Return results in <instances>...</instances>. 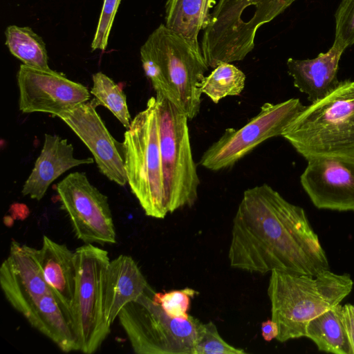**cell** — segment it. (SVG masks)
Masks as SVG:
<instances>
[{
  "label": "cell",
  "instance_id": "cell-15",
  "mask_svg": "<svg viewBox=\"0 0 354 354\" xmlns=\"http://www.w3.org/2000/svg\"><path fill=\"white\" fill-rule=\"evenodd\" d=\"M0 286L6 299L25 317L52 290L41 271L39 250L12 241L0 267Z\"/></svg>",
  "mask_w": 354,
  "mask_h": 354
},
{
  "label": "cell",
  "instance_id": "cell-7",
  "mask_svg": "<svg viewBox=\"0 0 354 354\" xmlns=\"http://www.w3.org/2000/svg\"><path fill=\"white\" fill-rule=\"evenodd\" d=\"M149 285L136 300L127 304L118 315L134 353L137 354H194L202 322L169 316L154 299Z\"/></svg>",
  "mask_w": 354,
  "mask_h": 354
},
{
  "label": "cell",
  "instance_id": "cell-20",
  "mask_svg": "<svg viewBox=\"0 0 354 354\" xmlns=\"http://www.w3.org/2000/svg\"><path fill=\"white\" fill-rule=\"evenodd\" d=\"M24 318L63 352L79 351L71 315L53 290L44 295Z\"/></svg>",
  "mask_w": 354,
  "mask_h": 354
},
{
  "label": "cell",
  "instance_id": "cell-26",
  "mask_svg": "<svg viewBox=\"0 0 354 354\" xmlns=\"http://www.w3.org/2000/svg\"><path fill=\"white\" fill-rule=\"evenodd\" d=\"M245 351L228 344L220 335L212 322L202 324L194 354H244Z\"/></svg>",
  "mask_w": 354,
  "mask_h": 354
},
{
  "label": "cell",
  "instance_id": "cell-29",
  "mask_svg": "<svg viewBox=\"0 0 354 354\" xmlns=\"http://www.w3.org/2000/svg\"><path fill=\"white\" fill-rule=\"evenodd\" d=\"M121 1L122 0H104L96 31L91 43L93 50H104L106 48L113 23Z\"/></svg>",
  "mask_w": 354,
  "mask_h": 354
},
{
  "label": "cell",
  "instance_id": "cell-22",
  "mask_svg": "<svg viewBox=\"0 0 354 354\" xmlns=\"http://www.w3.org/2000/svg\"><path fill=\"white\" fill-rule=\"evenodd\" d=\"M305 337L310 339L320 351L353 354L340 304L310 320L306 328Z\"/></svg>",
  "mask_w": 354,
  "mask_h": 354
},
{
  "label": "cell",
  "instance_id": "cell-3",
  "mask_svg": "<svg viewBox=\"0 0 354 354\" xmlns=\"http://www.w3.org/2000/svg\"><path fill=\"white\" fill-rule=\"evenodd\" d=\"M353 287L348 274H337L329 269L313 276L271 272L268 295L271 319L279 330L276 339L285 342L305 337L308 323L339 304Z\"/></svg>",
  "mask_w": 354,
  "mask_h": 354
},
{
  "label": "cell",
  "instance_id": "cell-27",
  "mask_svg": "<svg viewBox=\"0 0 354 354\" xmlns=\"http://www.w3.org/2000/svg\"><path fill=\"white\" fill-rule=\"evenodd\" d=\"M333 46L343 50L354 44V0H342L335 14Z\"/></svg>",
  "mask_w": 354,
  "mask_h": 354
},
{
  "label": "cell",
  "instance_id": "cell-8",
  "mask_svg": "<svg viewBox=\"0 0 354 354\" xmlns=\"http://www.w3.org/2000/svg\"><path fill=\"white\" fill-rule=\"evenodd\" d=\"M163 185L169 213L192 207L200 180L194 160L188 118L162 95H156Z\"/></svg>",
  "mask_w": 354,
  "mask_h": 354
},
{
  "label": "cell",
  "instance_id": "cell-28",
  "mask_svg": "<svg viewBox=\"0 0 354 354\" xmlns=\"http://www.w3.org/2000/svg\"><path fill=\"white\" fill-rule=\"evenodd\" d=\"M196 294L192 288L172 290L165 293L155 292L154 299L169 316L176 318L187 319L190 307L191 298Z\"/></svg>",
  "mask_w": 354,
  "mask_h": 354
},
{
  "label": "cell",
  "instance_id": "cell-12",
  "mask_svg": "<svg viewBox=\"0 0 354 354\" xmlns=\"http://www.w3.org/2000/svg\"><path fill=\"white\" fill-rule=\"evenodd\" d=\"M19 108L23 113H46L58 117L90 100V91L52 69L21 64L17 75Z\"/></svg>",
  "mask_w": 354,
  "mask_h": 354
},
{
  "label": "cell",
  "instance_id": "cell-24",
  "mask_svg": "<svg viewBox=\"0 0 354 354\" xmlns=\"http://www.w3.org/2000/svg\"><path fill=\"white\" fill-rule=\"evenodd\" d=\"M245 75L231 63H223L205 76L201 91L215 104L227 96L239 95L245 87Z\"/></svg>",
  "mask_w": 354,
  "mask_h": 354
},
{
  "label": "cell",
  "instance_id": "cell-11",
  "mask_svg": "<svg viewBox=\"0 0 354 354\" xmlns=\"http://www.w3.org/2000/svg\"><path fill=\"white\" fill-rule=\"evenodd\" d=\"M62 209L75 237L84 244H114L116 232L107 197L84 172L69 174L56 185Z\"/></svg>",
  "mask_w": 354,
  "mask_h": 354
},
{
  "label": "cell",
  "instance_id": "cell-1",
  "mask_svg": "<svg viewBox=\"0 0 354 354\" xmlns=\"http://www.w3.org/2000/svg\"><path fill=\"white\" fill-rule=\"evenodd\" d=\"M228 260L232 268L259 274L313 276L329 269L304 209L265 183L243 192L233 218Z\"/></svg>",
  "mask_w": 354,
  "mask_h": 354
},
{
  "label": "cell",
  "instance_id": "cell-5",
  "mask_svg": "<svg viewBox=\"0 0 354 354\" xmlns=\"http://www.w3.org/2000/svg\"><path fill=\"white\" fill-rule=\"evenodd\" d=\"M295 1L219 0L201 41L209 67L243 60L254 47L258 29Z\"/></svg>",
  "mask_w": 354,
  "mask_h": 354
},
{
  "label": "cell",
  "instance_id": "cell-9",
  "mask_svg": "<svg viewBox=\"0 0 354 354\" xmlns=\"http://www.w3.org/2000/svg\"><path fill=\"white\" fill-rule=\"evenodd\" d=\"M76 281L71 317L79 351L96 352L111 333L104 314V281L108 252L93 244L75 250Z\"/></svg>",
  "mask_w": 354,
  "mask_h": 354
},
{
  "label": "cell",
  "instance_id": "cell-6",
  "mask_svg": "<svg viewBox=\"0 0 354 354\" xmlns=\"http://www.w3.org/2000/svg\"><path fill=\"white\" fill-rule=\"evenodd\" d=\"M127 183L145 214L164 218L165 203L156 97L131 122L122 142Z\"/></svg>",
  "mask_w": 354,
  "mask_h": 354
},
{
  "label": "cell",
  "instance_id": "cell-31",
  "mask_svg": "<svg viewBox=\"0 0 354 354\" xmlns=\"http://www.w3.org/2000/svg\"><path fill=\"white\" fill-rule=\"evenodd\" d=\"M261 335L263 339L266 342H270L276 339L279 330L277 324L272 319H268L261 324Z\"/></svg>",
  "mask_w": 354,
  "mask_h": 354
},
{
  "label": "cell",
  "instance_id": "cell-4",
  "mask_svg": "<svg viewBox=\"0 0 354 354\" xmlns=\"http://www.w3.org/2000/svg\"><path fill=\"white\" fill-rule=\"evenodd\" d=\"M282 137L307 160L354 158V80L339 82L324 98L306 106Z\"/></svg>",
  "mask_w": 354,
  "mask_h": 354
},
{
  "label": "cell",
  "instance_id": "cell-19",
  "mask_svg": "<svg viewBox=\"0 0 354 354\" xmlns=\"http://www.w3.org/2000/svg\"><path fill=\"white\" fill-rule=\"evenodd\" d=\"M39 257L46 283L71 313L76 281L75 251L44 235Z\"/></svg>",
  "mask_w": 354,
  "mask_h": 354
},
{
  "label": "cell",
  "instance_id": "cell-16",
  "mask_svg": "<svg viewBox=\"0 0 354 354\" xmlns=\"http://www.w3.org/2000/svg\"><path fill=\"white\" fill-rule=\"evenodd\" d=\"M93 162L92 158H75L73 147L66 139L46 133L42 149L23 185L21 194L40 201L51 183L59 176L73 167Z\"/></svg>",
  "mask_w": 354,
  "mask_h": 354
},
{
  "label": "cell",
  "instance_id": "cell-14",
  "mask_svg": "<svg viewBox=\"0 0 354 354\" xmlns=\"http://www.w3.org/2000/svg\"><path fill=\"white\" fill-rule=\"evenodd\" d=\"M95 101L86 102L64 111L63 120L91 152L100 170L109 180L124 186L127 178L122 143L117 141L96 111Z\"/></svg>",
  "mask_w": 354,
  "mask_h": 354
},
{
  "label": "cell",
  "instance_id": "cell-21",
  "mask_svg": "<svg viewBox=\"0 0 354 354\" xmlns=\"http://www.w3.org/2000/svg\"><path fill=\"white\" fill-rule=\"evenodd\" d=\"M214 3V0H167L165 24L195 47L201 48L198 35L208 26Z\"/></svg>",
  "mask_w": 354,
  "mask_h": 354
},
{
  "label": "cell",
  "instance_id": "cell-23",
  "mask_svg": "<svg viewBox=\"0 0 354 354\" xmlns=\"http://www.w3.org/2000/svg\"><path fill=\"white\" fill-rule=\"evenodd\" d=\"M5 36L9 51L23 64L42 70L50 69L46 44L31 28L10 25L6 28Z\"/></svg>",
  "mask_w": 354,
  "mask_h": 354
},
{
  "label": "cell",
  "instance_id": "cell-25",
  "mask_svg": "<svg viewBox=\"0 0 354 354\" xmlns=\"http://www.w3.org/2000/svg\"><path fill=\"white\" fill-rule=\"evenodd\" d=\"M93 86L91 93L95 97L97 105L107 108L128 129L131 126L127 97L122 89L109 77L102 72L93 75Z\"/></svg>",
  "mask_w": 354,
  "mask_h": 354
},
{
  "label": "cell",
  "instance_id": "cell-13",
  "mask_svg": "<svg viewBox=\"0 0 354 354\" xmlns=\"http://www.w3.org/2000/svg\"><path fill=\"white\" fill-rule=\"evenodd\" d=\"M300 183L317 208L354 211V158L319 156L309 159Z\"/></svg>",
  "mask_w": 354,
  "mask_h": 354
},
{
  "label": "cell",
  "instance_id": "cell-10",
  "mask_svg": "<svg viewBox=\"0 0 354 354\" xmlns=\"http://www.w3.org/2000/svg\"><path fill=\"white\" fill-rule=\"evenodd\" d=\"M298 98L264 103L259 113L239 129L228 128L202 155L199 164L211 171L231 167L261 143L282 136L286 128L304 109Z\"/></svg>",
  "mask_w": 354,
  "mask_h": 354
},
{
  "label": "cell",
  "instance_id": "cell-18",
  "mask_svg": "<svg viewBox=\"0 0 354 354\" xmlns=\"http://www.w3.org/2000/svg\"><path fill=\"white\" fill-rule=\"evenodd\" d=\"M344 51L332 46L326 53L313 59L287 60L288 73L294 86L306 94L311 103L324 98L339 84L337 72Z\"/></svg>",
  "mask_w": 354,
  "mask_h": 354
},
{
  "label": "cell",
  "instance_id": "cell-17",
  "mask_svg": "<svg viewBox=\"0 0 354 354\" xmlns=\"http://www.w3.org/2000/svg\"><path fill=\"white\" fill-rule=\"evenodd\" d=\"M149 284L134 259L121 254L110 261L105 276L104 306L111 326L122 309L138 299Z\"/></svg>",
  "mask_w": 354,
  "mask_h": 354
},
{
  "label": "cell",
  "instance_id": "cell-30",
  "mask_svg": "<svg viewBox=\"0 0 354 354\" xmlns=\"http://www.w3.org/2000/svg\"><path fill=\"white\" fill-rule=\"evenodd\" d=\"M342 314L346 334L354 354V305L346 304L342 306Z\"/></svg>",
  "mask_w": 354,
  "mask_h": 354
},
{
  "label": "cell",
  "instance_id": "cell-2",
  "mask_svg": "<svg viewBox=\"0 0 354 354\" xmlns=\"http://www.w3.org/2000/svg\"><path fill=\"white\" fill-rule=\"evenodd\" d=\"M146 76L156 93L167 99L189 120L199 113L201 84L209 66L201 48L161 24L140 48Z\"/></svg>",
  "mask_w": 354,
  "mask_h": 354
}]
</instances>
